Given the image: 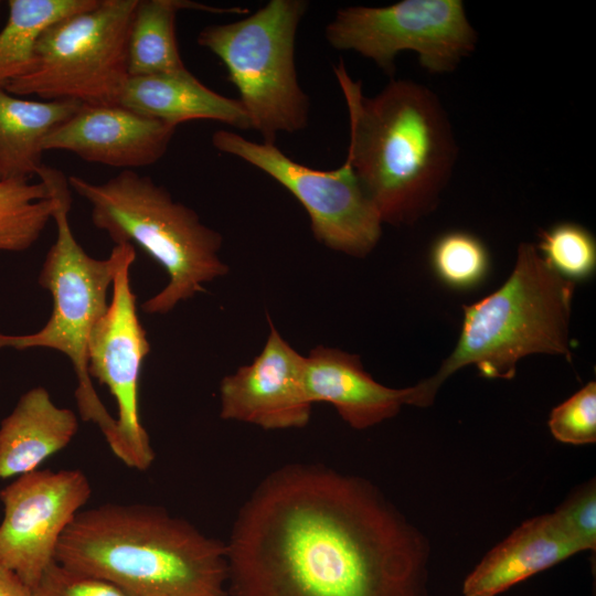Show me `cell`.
I'll return each instance as SVG.
<instances>
[{"label":"cell","instance_id":"1","mask_svg":"<svg viewBox=\"0 0 596 596\" xmlns=\"http://www.w3.org/2000/svg\"><path fill=\"white\" fill-rule=\"evenodd\" d=\"M227 596H428L425 535L369 481L288 466L240 511Z\"/></svg>","mask_w":596,"mask_h":596},{"label":"cell","instance_id":"2","mask_svg":"<svg viewBox=\"0 0 596 596\" xmlns=\"http://www.w3.org/2000/svg\"><path fill=\"white\" fill-rule=\"evenodd\" d=\"M333 71L349 114L345 161L383 223L414 224L436 207L458 155L441 102L407 79L366 97L343 61Z\"/></svg>","mask_w":596,"mask_h":596},{"label":"cell","instance_id":"3","mask_svg":"<svg viewBox=\"0 0 596 596\" xmlns=\"http://www.w3.org/2000/svg\"><path fill=\"white\" fill-rule=\"evenodd\" d=\"M55 560L130 596H227L226 545L152 505L82 510Z\"/></svg>","mask_w":596,"mask_h":596},{"label":"cell","instance_id":"4","mask_svg":"<svg viewBox=\"0 0 596 596\" xmlns=\"http://www.w3.org/2000/svg\"><path fill=\"white\" fill-rule=\"evenodd\" d=\"M574 288L575 283L557 274L533 243H521L505 281L462 307L456 347L434 375L417 383L421 407L432 405L440 385L466 365H473L487 379L511 380L518 362L531 354L572 361Z\"/></svg>","mask_w":596,"mask_h":596},{"label":"cell","instance_id":"5","mask_svg":"<svg viewBox=\"0 0 596 596\" xmlns=\"http://www.w3.org/2000/svg\"><path fill=\"white\" fill-rule=\"evenodd\" d=\"M68 184L91 206L93 224L116 244H136L168 274V283L141 305L167 315L228 273L222 235L150 177L123 170L102 183L71 175Z\"/></svg>","mask_w":596,"mask_h":596},{"label":"cell","instance_id":"6","mask_svg":"<svg viewBox=\"0 0 596 596\" xmlns=\"http://www.w3.org/2000/svg\"><path fill=\"white\" fill-rule=\"evenodd\" d=\"M39 178L49 184L55 200L56 238L39 275V284L52 296L53 309L46 323L36 332L0 333V350L45 348L66 355L77 379L75 398L79 415L100 429L111 449L116 443V419L93 386L87 347L95 324L107 310L115 274L134 245L116 244L104 259L89 256L76 241L68 222L72 202L68 180L61 171L47 166L42 168Z\"/></svg>","mask_w":596,"mask_h":596},{"label":"cell","instance_id":"7","mask_svg":"<svg viewBox=\"0 0 596 596\" xmlns=\"http://www.w3.org/2000/svg\"><path fill=\"white\" fill-rule=\"evenodd\" d=\"M308 6L305 0H270L242 20L202 29L196 38L224 64L251 129L266 143L279 132L308 126L310 103L295 65L296 34Z\"/></svg>","mask_w":596,"mask_h":596},{"label":"cell","instance_id":"8","mask_svg":"<svg viewBox=\"0 0 596 596\" xmlns=\"http://www.w3.org/2000/svg\"><path fill=\"white\" fill-rule=\"evenodd\" d=\"M137 3L98 0L92 8L54 22L36 42L32 70L4 89L43 100L118 105L129 78L128 38Z\"/></svg>","mask_w":596,"mask_h":596},{"label":"cell","instance_id":"9","mask_svg":"<svg viewBox=\"0 0 596 596\" xmlns=\"http://www.w3.org/2000/svg\"><path fill=\"white\" fill-rule=\"evenodd\" d=\"M324 35L336 50L354 51L389 75L403 51L416 52L423 68L449 73L477 43L461 0H403L385 7L341 8Z\"/></svg>","mask_w":596,"mask_h":596},{"label":"cell","instance_id":"10","mask_svg":"<svg viewBox=\"0 0 596 596\" xmlns=\"http://www.w3.org/2000/svg\"><path fill=\"white\" fill-rule=\"evenodd\" d=\"M212 145L259 169L290 192L309 215L318 242L330 249L364 257L377 245L382 220L344 161L334 170H318L286 156L275 143L248 140L231 130H217Z\"/></svg>","mask_w":596,"mask_h":596},{"label":"cell","instance_id":"11","mask_svg":"<svg viewBox=\"0 0 596 596\" xmlns=\"http://www.w3.org/2000/svg\"><path fill=\"white\" fill-rule=\"evenodd\" d=\"M135 259L132 247L115 274L107 310L89 336L87 363L91 379L107 386L117 405L116 443L111 451L126 466L146 470L155 453L140 419L139 382L150 344L130 285L129 270Z\"/></svg>","mask_w":596,"mask_h":596},{"label":"cell","instance_id":"12","mask_svg":"<svg viewBox=\"0 0 596 596\" xmlns=\"http://www.w3.org/2000/svg\"><path fill=\"white\" fill-rule=\"evenodd\" d=\"M92 494L78 469L19 476L0 491V561L31 589L55 562L58 542Z\"/></svg>","mask_w":596,"mask_h":596},{"label":"cell","instance_id":"13","mask_svg":"<svg viewBox=\"0 0 596 596\" xmlns=\"http://www.w3.org/2000/svg\"><path fill=\"white\" fill-rule=\"evenodd\" d=\"M306 355L294 349L269 320L259 354L220 384V416L267 430L308 424L312 403L306 383Z\"/></svg>","mask_w":596,"mask_h":596},{"label":"cell","instance_id":"14","mask_svg":"<svg viewBox=\"0 0 596 596\" xmlns=\"http://www.w3.org/2000/svg\"><path fill=\"white\" fill-rule=\"evenodd\" d=\"M175 127L120 105H82L43 141L85 161L124 170L155 164L167 152Z\"/></svg>","mask_w":596,"mask_h":596},{"label":"cell","instance_id":"15","mask_svg":"<svg viewBox=\"0 0 596 596\" xmlns=\"http://www.w3.org/2000/svg\"><path fill=\"white\" fill-rule=\"evenodd\" d=\"M309 401L332 405L352 428L366 429L398 414L402 406H418L417 385L393 389L368 373L359 355L319 345L306 355Z\"/></svg>","mask_w":596,"mask_h":596},{"label":"cell","instance_id":"16","mask_svg":"<svg viewBox=\"0 0 596 596\" xmlns=\"http://www.w3.org/2000/svg\"><path fill=\"white\" fill-rule=\"evenodd\" d=\"M582 552L553 513L524 521L467 575L465 596H497Z\"/></svg>","mask_w":596,"mask_h":596},{"label":"cell","instance_id":"17","mask_svg":"<svg viewBox=\"0 0 596 596\" xmlns=\"http://www.w3.org/2000/svg\"><path fill=\"white\" fill-rule=\"evenodd\" d=\"M118 105L173 127L191 120H214L248 130L251 123L238 99L201 83L189 70L129 76Z\"/></svg>","mask_w":596,"mask_h":596},{"label":"cell","instance_id":"18","mask_svg":"<svg viewBox=\"0 0 596 596\" xmlns=\"http://www.w3.org/2000/svg\"><path fill=\"white\" fill-rule=\"evenodd\" d=\"M77 429L72 409L57 406L42 386L29 390L0 424V479L36 470L66 447Z\"/></svg>","mask_w":596,"mask_h":596},{"label":"cell","instance_id":"19","mask_svg":"<svg viewBox=\"0 0 596 596\" xmlns=\"http://www.w3.org/2000/svg\"><path fill=\"white\" fill-rule=\"evenodd\" d=\"M82 106L70 99L29 100L0 87L2 179H30L43 167L44 139Z\"/></svg>","mask_w":596,"mask_h":596},{"label":"cell","instance_id":"20","mask_svg":"<svg viewBox=\"0 0 596 596\" xmlns=\"http://www.w3.org/2000/svg\"><path fill=\"white\" fill-rule=\"evenodd\" d=\"M183 9L210 13H247L244 8H216L187 0H138L128 38L129 76L188 70L175 36L177 13Z\"/></svg>","mask_w":596,"mask_h":596},{"label":"cell","instance_id":"21","mask_svg":"<svg viewBox=\"0 0 596 596\" xmlns=\"http://www.w3.org/2000/svg\"><path fill=\"white\" fill-rule=\"evenodd\" d=\"M98 0H9L8 19L0 31V87L29 73L35 45L54 22L94 7Z\"/></svg>","mask_w":596,"mask_h":596},{"label":"cell","instance_id":"22","mask_svg":"<svg viewBox=\"0 0 596 596\" xmlns=\"http://www.w3.org/2000/svg\"><path fill=\"white\" fill-rule=\"evenodd\" d=\"M0 180V251L23 252L53 220L55 200L44 181Z\"/></svg>","mask_w":596,"mask_h":596},{"label":"cell","instance_id":"23","mask_svg":"<svg viewBox=\"0 0 596 596\" xmlns=\"http://www.w3.org/2000/svg\"><path fill=\"white\" fill-rule=\"evenodd\" d=\"M430 262L437 277L455 289L479 285L490 267L489 252L483 242L464 231L440 235L432 246Z\"/></svg>","mask_w":596,"mask_h":596},{"label":"cell","instance_id":"24","mask_svg":"<svg viewBox=\"0 0 596 596\" xmlns=\"http://www.w3.org/2000/svg\"><path fill=\"white\" fill-rule=\"evenodd\" d=\"M534 245L557 274L573 283L588 279L595 272L596 241L579 224L562 222L542 230Z\"/></svg>","mask_w":596,"mask_h":596},{"label":"cell","instance_id":"25","mask_svg":"<svg viewBox=\"0 0 596 596\" xmlns=\"http://www.w3.org/2000/svg\"><path fill=\"white\" fill-rule=\"evenodd\" d=\"M549 428L561 443L586 445L596 441V383L588 382L553 408Z\"/></svg>","mask_w":596,"mask_h":596},{"label":"cell","instance_id":"26","mask_svg":"<svg viewBox=\"0 0 596 596\" xmlns=\"http://www.w3.org/2000/svg\"><path fill=\"white\" fill-rule=\"evenodd\" d=\"M566 534L581 551L596 547V485L595 480L579 486L553 512Z\"/></svg>","mask_w":596,"mask_h":596},{"label":"cell","instance_id":"27","mask_svg":"<svg viewBox=\"0 0 596 596\" xmlns=\"http://www.w3.org/2000/svg\"><path fill=\"white\" fill-rule=\"evenodd\" d=\"M33 596H130L117 585L53 562L32 588Z\"/></svg>","mask_w":596,"mask_h":596},{"label":"cell","instance_id":"28","mask_svg":"<svg viewBox=\"0 0 596 596\" xmlns=\"http://www.w3.org/2000/svg\"><path fill=\"white\" fill-rule=\"evenodd\" d=\"M0 596H33L32 589L1 561Z\"/></svg>","mask_w":596,"mask_h":596},{"label":"cell","instance_id":"29","mask_svg":"<svg viewBox=\"0 0 596 596\" xmlns=\"http://www.w3.org/2000/svg\"><path fill=\"white\" fill-rule=\"evenodd\" d=\"M2 2L0 1V10H1Z\"/></svg>","mask_w":596,"mask_h":596},{"label":"cell","instance_id":"30","mask_svg":"<svg viewBox=\"0 0 596 596\" xmlns=\"http://www.w3.org/2000/svg\"><path fill=\"white\" fill-rule=\"evenodd\" d=\"M1 179H2V177H1V171H0V180H1Z\"/></svg>","mask_w":596,"mask_h":596}]
</instances>
